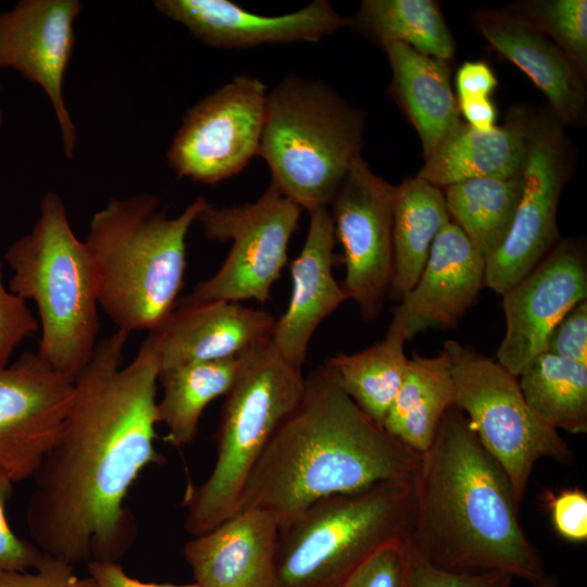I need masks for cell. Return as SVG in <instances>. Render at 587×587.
I'll list each match as a JSON object with an SVG mask.
<instances>
[{"label":"cell","instance_id":"9","mask_svg":"<svg viewBox=\"0 0 587 587\" xmlns=\"http://www.w3.org/2000/svg\"><path fill=\"white\" fill-rule=\"evenodd\" d=\"M442 350L454 385V405L503 469L521 504L536 461L550 458L570 464L571 448L533 412L517 377L496 360L452 339L445 341Z\"/></svg>","mask_w":587,"mask_h":587},{"label":"cell","instance_id":"34","mask_svg":"<svg viewBox=\"0 0 587 587\" xmlns=\"http://www.w3.org/2000/svg\"><path fill=\"white\" fill-rule=\"evenodd\" d=\"M14 482L0 471V573L26 572L36 569L45 553L34 544L17 536L7 519V504Z\"/></svg>","mask_w":587,"mask_h":587},{"label":"cell","instance_id":"10","mask_svg":"<svg viewBox=\"0 0 587 587\" xmlns=\"http://www.w3.org/2000/svg\"><path fill=\"white\" fill-rule=\"evenodd\" d=\"M300 213L301 208L272 183L254 202L224 208L208 202L197 222L209 240H230L232 248L217 272L180 297L175 307L245 300L265 303L287 262Z\"/></svg>","mask_w":587,"mask_h":587},{"label":"cell","instance_id":"17","mask_svg":"<svg viewBox=\"0 0 587 587\" xmlns=\"http://www.w3.org/2000/svg\"><path fill=\"white\" fill-rule=\"evenodd\" d=\"M153 4L198 40L224 49L317 42L350 25V18L340 15L327 0H315L280 15L247 11L228 0H157Z\"/></svg>","mask_w":587,"mask_h":587},{"label":"cell","instance_id":"3","mask_svg":"<svg viewBox=\"0 0 587 587\" xmlns=\"http://www.w3.org/2000/svg\"><path fill=\"white\" fill-rule=\"evenodd\" d=\"M414 523L407 542L432 565L496 571L536 583L547 573L525 534L511 482L451 405L414 477Z\"/></svg>","mask_w":587,"mask_h":587},{"label":"cell","instance_id":"36","mask_svg":"<svg viewBox=\"0 0 587 587\" xmlns=\"http://www.w3.org/2000/svg\"><path fill=\"white\" fill-rule=\"evenodd\" d=\"M0 587H98V585L91 576H77L71 563L45 553L39 565L32 571L0 573Z\"/></svg>","mask_w":587,"mask_h":587},{"label":"cell","instance_id":"33","mask_svg":"<svg viewBox=\"0 0 587 587\" xmlns=\"http://www.w3.org/2000/svg\"><path fill=\"white\" fill-rule=\"evenodd\" d=\"M400 587H512L513 577L496 571L453 572L432 565L405 540Z\"/></svg>","mask_w":587,"mask_h":587},{"label":"cell","instance_id":"8","mask_svg":"<svg viewBox=\"0 0 587 587\" xmlns=\"http://www.w3.org/2000/svg\"><path fill=\"white\" fill-rule=\"evenodd\" d=\"M304 386L305 376L275 351L271 340L239 357L214 436L215 463L200 485L187 487L183 500L185 529L191 537L237 512L250 474Z\"/></svg>","mask_w":587,"mask_h":587},{"label":"cell","instance_id":"14","mask_svg":"<svg viewBox=\"0 0 587 587\" xmlns=\"http://www.w3.org/2000/svg\"><path fill=\"white\" fill-rule=\"evenodd\" d=\"M73 384L37 352L0 365V471L14 483L33 478L59 438Z\"/></svg>","mask_w":587,"mask_h":587},{"label":"cell","instance_id":"25","mask_svg":"<svg viewBox=\"0 0 587 587\" xmlns=\"http://www.w3.org/2000/svg\"><path fill=\"white\" fill-rule=\"evenodd\" d=\"M449 222L451 217L441 188L417 176L396 186L389 298L399 302L413 288L435 238Z\"/></svg>","mask_w":587,"mask_h":587},{"label":"cell","instance_id":"41","mask_svg":"<svg viewBox=\"0 0 587 587\" xmlns=\"http://www.w3.org/2000/svg\"><path fill=\"white\" fill-rule=\"evenodd\" d=\"M87 564L89 576L98 587H200L197 583L174 585L143 582L129 576L118 562L92 561Z\"/></svg>","mask_w":587,"mask_h":587},{"label":"cell","instance_id":"4","mask_svg":"<svg viewBox=\"0 0 587 587\" xmlns=\"http://www.w3.org/2000/svg\"><path fill=\"white\" fill-rule=\"evenodd\" d=\"M208 200L168 217L159 197L111 198L93 214L85 243L103 312L126 334L159 328L174 310L187 266L186 238Z\"/></svg>","mask_w":587,"mask_h":587},{"label":"cell","instance_id":"16","mask_svg":"<svg viewBox=\"0 0 587 587\" xmlns=\"http://www.w3.org/2000/svg\"><path fill=\"white\" fill-rule=\"evenodd\" d=\"M78 0H22L0 13V68H12L48 97L61 133L63 153L75 154L76 127L63 83L75 45Z\"/></svg>","mask_w":587,"mask_h":587},{"label":"cell","instance_id":"20","mask_svg":"<svg viewBox=\"0 0 587 587\" xmlns=\"http://www.w3.org/2000/svg\"><path fill=\"white\" fill-rule=\"evenodd\" d=\"M471 22L499 55L532 79L563 126L584 124L586 76L548 36L505 10H478Z\"/></svg>","mask_w":587,"mask_h":587},{"label":"cell","instance_id":"45","mask_svg":"<svg viewBox=\"0 0 587 587\" xmlns=\"http://www.w3.org/2000/svg\"><path fill=\"white\" fill-rule=\"evenodd\" d=\"M1 87H2V86H1V83H0V89H1Z\"/></svg>","mask_w":587,"mask_h":587},{"label":"cell","instance_id":"21","mask_svg":"<svg viewBox=\"0 0 587 587\" xmlns=\"http://www.w3.org/2000/svg\"><path fill=\"white\" fill-rule=\"evenodd\" d=\"M275 319L241 302L175 307L157 335L160 372L179 365L235 359L271 340ZM150 333V332H149Z\"/></svg>","mask_w":587,"mask_h":587},{"label":"cell","instance_id":"15","mask_svg":"<svg viewBox=\"0 0 587 587\" xmlns=\"http://www.w3.org/2000/svg\"><path fill=\"white\" fill-rule=\"evenodd\" d=\"M505 332L496 361L519 376L545 351L554 326L587 300V259L582 239L565 238L502 295Z\"/></svg>","mask_w":587,"mask_h":587},{"label":"cell","instance_id":"43","mask_svg":"<svg viewBox=\"0 0 587 587\" xmlns=\"http://www.w3.org/2000/svg\"><path fill=\"white\" fill-rule=\"evenodd\" d=\"M559 578L554 574H547L542 579L533 583L532 587H559Z\"/></svg>","mask_w":587,"mask_h":587},{"label":"cell","instance_id":"29","mask_svg":"<svg viewBox=\"0 0 587 587\" xmlns=\"http://www.w3.org/2000/svg\"><path fill=\"white\" fill-rule=\"evenodd\" d=\"M523 184L522 173L510 177L473 178L444 188L451 221L485 261L501 247L510 232Z\"/></svg>","mask_w":587,"mask_h":587},{"label":"cell","instance_id":"28","mask_svg":"<svg viewBox=\"0 0 587 587\" xmlns=\"http://www.w3.org/2000/svg\"><path fill=\"white\" fill-rule=\"evenodd\" d=\"M349 26L383 48L401 42L447 62L454 57L453 36L435 0H364Z\"/></svg>","mask_w":587,"mask_h":587},{"label":"cell","instance_id":"37","mask_svg":"<svg viewBox=\"0 0 587 587\" xmlns=\"http://www.w3.org/2000/svg\"><path fill=\"white\" fill-rule=\"evenodd\" d=\"M545 351L587 365V300L576 304L554 326Z\"/></svg>","mask_w":587,"mask_h":587},{"label":"cell","instance_id":"42","mask_svg":"<svg viewBox=\"0 0 587 587\" xmlns=\"http://www.w3.org/2000/svg\"><path fill=\"white\" fill-rule=\"evenodd\" d=\"M460 115L469 126L477 130H488L496 126L497 109L490 98L458 100Z\"/></svg>","mask_w":587,"mask_h":587},{"label":"cell","instance_id":"13","mask_svg":"<svg viewBox=\"0 0 587 587\" xmlns=\"http://www.w3.org/2000/svg\"><path fill=\"white\" fill-rule=\"evenodd\" d=\"M396 186L361 158L348 171L329 210L342 247L345 277L340 284L365 321L383 310L392 277V203Z\"/></svg>","mask_w":587,"mask_h":587},{"label":"cell","instance_id":"2","mask_svg":"<svg viewBox=\"0 0 587 587\" xmlns=\"http://www.w3.org/2000/svg\"><path fill=\"white\" fill-rule=\"evenodd\" d=\"M421 455L370 419L324 363L252 473L238 509L272 514L279 527L321 499L389 480L414 479Z\"/></svg>","mask_w":587,"mask_h":587},{"label":"cell","instance_id":"6","mask_svg":"<svg viewBox=\"0 0 587 587\" xmlns=\"http://www.w3.org/2000/svg\"><path fill=\"white\" fill-rule=\"evenodd\" d=\"M363 112L328 85L285 76L267 91L259 154L301 210L329 207L364 145Z\"/></svg>","mask_w":587,"mask_h":587},{"label":"cell","instance_id":"27","mask_svg":"<svg viewBox=\"0 0 587 587\" xmlns=\"http://www.w3.org/2000/svg\"><path fill=\"white\" fill-rule=\"evenodd\" d=\"M239 358L196 362L161 371L158 422L166 428L165 439L175 447L190 445L198 435L205 408L230 389Z\"/></svg>","mask_w":587,"mask_h":587},{"label":"cell","instance_id":"23","mask_svg":"<svg viewBox=\"0 0 587 587\" xmlns=\"http://www.w3.org/2000/svg\"><path fill=\"white\" fill-rule=\"evenodd\" d=\"M534 111L509 110L500 126L477 130L461 122L425 158L417 177L444 189L473 178L520 175L526 164Z\"/></svg>","mask_w":587,"mask_h":587},{"label":"cell","instance_id":"7","mask_svg":"<svg viewBox=\"0 0 587 587\" xmlns=\"http://www.w3.org/2000/svg\"><path fill=\"white\" fill-rule=\"evenodd\" d=\"M413 480L326 497L279 527L276 587H340L375 552L405 542L414 523Z\"/></svg>","mask_w":587,"mask_h":587},{"label":"cell","instance_id":"31","mask_svg":"<svg viewBox=\"0 0 587 587\" xmlns=\"http://www.w3.org/2000/svg\"><path fill=\"white\" fill-rule=\"evenodd\" d=\"M404 344L399 335L387 332L361 351L340 352L325 362L341 389L382 427L407 371Z\"/></svg>","mask_w":587,"mask_h":587},{"label":"cell","instance_id":"26","mask_svg":"<svg viewBox=\"0 0 587 587\" xmlns=\"http://www.w3.org/2000/svg\"><path fill=\"white\" fill-rule=\"evenodd\" d=\"M451 405H454V385L446 352L442 350L435 357L413 353L383 427L422 455Z\"/></svg>","mask_w":587,"mask_h":587},{"label":"cell","instance_id":"39","mask_svg":"<svg viewBox=\"0 0 587 587\" xmlns=\"http://www.w3.org/2000/svg\"><path fill=\"white\" fill-rule=\"evenodd\" d=\"M402 545L387 546L375 552L340 587H400Z\"/></svg>","mask_w":587,"mask_h":587},{"label":"cell","instance_id":"24","mask_svg":"<svg viewBox=\"0 0 587 587\" xmlns=\"http://www.w3.org/2000/svg\"><path fill=\"white\" fill-rule=\"evenodd\" d=\"M384 50L392 73L389 91L415 128L426 158L462 122L449 62L401 42Z\"/></svg>","mask_w":587,"mask_h":587},{"label":"cell","instance_id":"1","mask_svg":"<svg viewBox=\"0 0 587 587\" xmlns=\"http://www.w3.org/2000/svg\"><path fill=\"white\" fill-rule=\"evenodd\" d=\"M128 334L98 341L73 384L61 434L45 454L26 507L34 544L68 563L117 562L137 538L125 505L141 472L164 459L155 448L160 363L148 333L123 365Z\"/></svg>","mask_w":587,"mask_h":587},{"label":"cell","instance_id":"19","mask_svg":"<svg viewBox=\"0 0 587 587\" xmlns=\"http://www.w3.org/2000/svg\"><path fill=\"white\" fill-rule=\"evenodd\" d=\"M309 213L301 251L290 264L291 294L284 314L275 320L271 344L292 367L302 372L310 341L320 324L348 300L334 277L338 257L329 208Z\"/></svg>","mask_w":587,"mask_h":587},{"label":"cell","instance_id":"18","mask_svg":"<svg viewBox=\"0 0 587 587\" xmlns=\"http://www.w3.org/2000/svg\"><path fill=\"white\" fill-rule=\"evenodd\" d=\"M485 259L452 221L435 238L413 288L399 301L387 332L405 341L428 328H453L484 287Z\"/></svg>","mask_w":587,"mask_h":587},{"label":"cell","instance_id":"11","mask_svg":"<svg viewBox=\"0 0 587 587\" xmlns=\"http://www.w3.org/2000/svg\"><path fill=\"white\" fill-rule=\"evenodd\" d=\"M573 165L564 126L550 110L534 111L522 196L505 240L485 261L484 286L502 295L561 239L557 212Z\"/></svg>","mask_w":587,"mask_h":587},{"label":"cell","instance_id":"5","mask_svg":"<svg viewBox=\"0 0 587 587\" xmlns=\"http://www.w3.org/2000/svg\"><path fill=\"white\" fill-rule=\"evenodd\" d=\"M4 259L13 272L9 290L37 307V353L74 382L98 344V284L87 246L57 192L43 195L34 227L10 245Z\"/></svg>","mask_w":587,"mask_h":587},{"label":"cell","instance_id":"38","mask_svg":"<svg viewBox=\"0 0 587 587\" xmlns=\"http://www.w3.org/2000/svg\"><path fill=\"white\" fill-rule=\"evenodd\" d=\"M552 525L563 539L583 542L587 539V495L580 489H564L549 494Z\"/></svg>","mask_w":587,"mask_h":587},{"label":"cell","instance_id":"44","mask_svg":"<svg viewBox=\"0 0 587 587\" xmlns=\"http://www.w3.org/2000/svg\"><path fill=\"white\" fill-rule=\"evenodd\" d=\"M3 122H4V113H3V111H2L1 108H0V128H1L2 125H3Z\"/></svg>","mask_w":587,"mask_h":587},{"label":"cell","instance_id":"35","mask_svg":"<svg viewBox=\"0 0 587 587\" xmlns=\"http://www.w3.org/2000/svg\"><path fill=\"white\" fill-rule=\"evenodd\" d=\"M38 327L26 301L4 287L0 263V365L8 364L15 348Z\"/></svg>","mask_w":587,"mask_h":587},{"label":"cell","instance_id":"30","mask_svg":"<svg viewBox=\"0 0 587 587\" xmlns=\"http://www.w3.org/2000/svg\"><path fill=\"white\" fill-rule=\"evenodd\" d=\"M523 397L548 426L571 434L587 432V365L546 351L517 376Z\"/></svg>","mask_w":587,"mask_h":587},{"label":"cell","instance_id":"12","mask_svg":"<svg viewBox=\"0 0 587 587\" xmlns=\"http://www.w3.org/2000/svg\"><path fill=\"white\" fill-rule=\"evenodd\" d=\"M267 91L255 77L238 75L183 117L167 150L178 178L217 184L259 154Z\"/></svg>","mask_w":587,"mask_h":587},{"label":"cell","instance_id":"32","mask_svg":"<svg viewBox=\"0 0 587 587\" xmlns=\"http://www.w3.org/2000/svg\"><path fill=\"white\" fill-rule=\"evenodd\" d=\"M503 10L548 36L587 77L586 0H526Z\"/></svg>","mask_w":587,"mask_h":587},{"label":"cell","instance_id":"40","mask_svg":"<svg viewBox=\"0 0 587 587\" xmlns=\"http://www.w3.org/2000/svg\"><path fill=\"white\" fill-rule=\"evenodd\" d=\"M497 85L495 73L487 63L466 61L457 71V100L489 98Z\"/></svg>","mask_w":587,"mask_h":587},{"label":"cell","instance_id":"22","mask_svg":"<svg viewBox=\"0 0 587 587\" xmlns=\"http://www.w3.org/2000/svg\"><path fill=\"white\" fill-rule=\"evenodd\" d=\"M279 525L262 510H239L192 536L184 557L200 587H276Z\"/></svg>","mask_w":587,"mask_h":587}]
</instances>
